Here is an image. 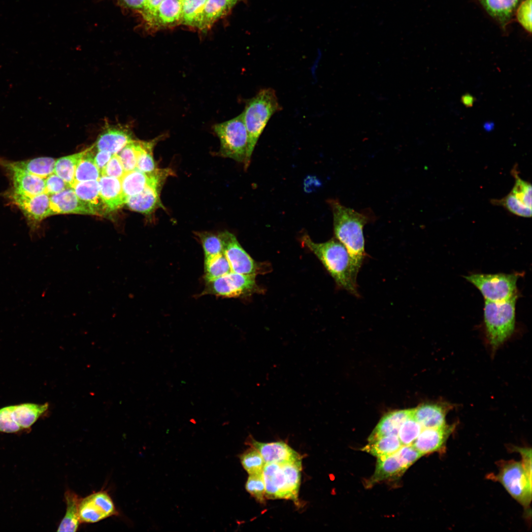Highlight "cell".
Segmentation results:
<instances>
[{
	"label": "cell",
	"mask_w": 532,
	"mask_h": 532,
	"mask_svg": "<svg viewBox=\"0 0 532 532\" xmlns=\"http://www.w3.org/2000/svg\"><path fill=\"white\" fill-rule=\"evenodd\" d=\"M328 203L333 215L335 237L346 249L352 276L357 281L366 257L363 228L370 221V216L343 205L336 199L328 200Z\"/></svg>",
	"instance_id": "1"
},
{
	"label": "cell",
	"mask_w": 532,
	"mask_h": 532,
	"mask_svg": "<svg viewBox=\"0 0 532 532\" xmlns=\"http://www.w3.org/2000/svg\"><path fill=\"white\" fill-rule=\"evenodd\" d=\"M301 241L322 262L339 288L359 296L357 282L352 276L348 253L339 241L332 239L325 242L316 243L305 234Z\"/></svg>",
	"instance_id": "2"
},
{
	"label": "cell",
	"mask_w": 532,
	"mask_h": 532,
	"mask_svg": "<svg viewBox=\"0 0 532 532\" xmlns=\"http://www.w3.org/2000/svg\"><path fill=\"white\" fill-rule=\"evenodd\" d=\"M280 109L275 91L271 88L260 90L247 102L242 112L248 133L247 149L243 162L245 170L250 165L255 145L268 121Z\"/></svg>",
	"instance_id": "3"
},
{
	"label": "cell",
	"mask_w": 532,
	"mask_h": 532,
	"mask_svg": "<svg viewBox=\"0 0 532 532\" xmlns=\"http://www.w3.org/2000/svg\"><path fill=\"white\" fill-rule=\"evenodd\" d=\"M518 297L517 294L503 301H485L484 321L486 335L493 352H495L507 341L514 331Z\"/></svg>",
	"instance_id": "4"
},
{
	"label": "cell",
	"mask_w": 532,
	"mask_h": 532,
	"mask_svg": "<svg viewBox=\"0 0 532 532\" xmlns=\"http://www.w3.org/2000/svg\"><path fill=\"white\" fill-rule=\"evenodd\" d=\"M301 470V461L266 464L263 471L266 498L297 501Z\"/></svg>",
	"instance_id": "5"
},
{
	"label": "cell",
	"mask_w": 532,
	"mask_h": 532,
	"mask_svg": "<svg viewBox=\"0 0 532 532\" xmlns=\"http://www.w3.org/2000/svg\"><path fill=\"white\" fill-rule=\"evenodd\" d=\"M213 130L220 142V156L243 163L246 155L248 133L243 114L215 124Z\"/></svg>",
	"instance_id": "6"
},
{
	"label": "cell",
	"mask_w": 532,
	"mask_h": 532,
	"mask_svg": "<svg viewBox=\"0 0 532 532\" xmlns=\"http://www.w3.org/2000/svg\"><path fill=\"white\" fill-rule=\"evenodd\" d=\"M521 273H472L465 276L481 293L486 301L500 302L517 294V282Z\"/></svg>",
	"instance_id": "7"
},
{
	"label": "cell",
	"mask_w": 532,
	"mask_h": 532,
	"mask_svg": "<svg viewBox=\"0 0 532 532\" xmlns=\"http://www.w3.org/2000/svg\"><path fill=\"white\" fill-rule=\"evenodd\" d=\"M498 473L489 476L500 483L508 493L521 505L527 507L532 500V478L521 462L504 461L499 465Z\"/></svg>",
	"instance_id": "8"
},
{
	"label": "cell",
	"mask_w": 532,
	"mask_h": 532,
	"mask_svg": "<svg viewBox=\"0 0 532 532\" xmlns=\"http://www.w3.org/2000/svg\"><path fill=\"white\" fill-rule=\"evenodd\" d=\"M256 276L255 274H242L232 271L206 282L202 295L209 294L229 298L248 296L257 292L259 289L256 282Z\"/></svg>",
	"instance_id": "9"
},
{
	"label": "cell",
	"mask_w": 532,
	"mask_h": 532,
	"mask_svg": "<svg viewBox=\"0 0 532 532\" xmlns=\"http://www.w3.org/2000/svg\"><path fill=\"white\" fill-rule=\"evenodd\" d=\"M223 245V252L232 272L246 275H256L258 264L241 247L235 235L228 231L218 233Z\"/></svg>",
	"instance_id": "10"
},
{
	"label": "cell",
	"mask_w": 532,
	"mask_h": 532,
	"mask_svg": "<svg viewBox=\"0 0 532 532\" xmlns=\"http://www.w3.org/2000/svg\"><path fill=\"white\" fill-rule=\"evenodd\" d=\"M117 514L112 499L105 491L94 493L80 499L79 516L80 522L96 523Z\"/></svg>",
	"instance_id": "11"
},
{
	"label": "cell",
	"mask_w": 532,
	"mask_h": 532,
	"mask_svg": "<svg viewBox=\"0 0 532 532\" xmlns=\"http://www.w3.org/2000/svg\"><path fill=\"white\" fill-rule=\"evenodd\" d=\"M9 197L22 211L31 227L52 215L50 196L45 193L29 196L12 191Z\"/></svg>",
	"instance_id": "12"
},
{
	"label": "cell",
	"mask_w": 532,
	"mask_h": 532,
	"mask_svg": "<svg viewBox=\"0 0 532 532\" xmlns=\"http://www.w3.org/2000/svg\"><path fill=\"white\" fill-rule=\"evenodd\" d=\"M133 139L129 126L106 122L94 145L97 151L106 150L114 154L118 153Z\"/></svg>",
	"instance_id": "13"
},
{
	"label": "cell",
	"mask_w": 532,
	"mask_h": 532,
	"mask_svg": "<svg viewBox=\"0 0 532 532\" xmlns=\"http://www.w3.org/2000/svg\"><path fill=\"white\" fill-rule=\"evenodd\" d=\"M50 202L52 215L78 214L100 216L92 206L80 200L70 187L50 195Z\"/></svg>",
	"instance_id": "14"
},
{
	"label": "cell",
	"mask_w": 532,
	"mask_h": 532,
	"mask_svg": "<svg viewBox=\"0 0 532 532\" xmlns=\"http://www.w3.org/2000/svg\"><path fill=\"white\" fill-rule=\"evenodd\" d=\"M144 22L149 29L157 30L181 24V2L180 0H164Z\"/></svg>",
	"instance_id": "15"
},
{
	"label": "cell",
	"mask_w": 532,
	"mask_h": 532,
	"mask_svg": "<svg viewBox=\"0 0 532 532\" xmlns=\"http://www.w3.org/2000/svg\"><path fill=\"white\" fill-rule=\"evenodd\" d=\"M454 407L445 401L425 403L413 409V417L422 429L441 427L446 423V416Z\"/></svg>",
	"instance_id": "16"
},
{
	"label": "cell",
	"mask_w": 532,
	"mask_h": 532,
	"mask_svg": "<svg viewBox=\"0 0 532 532\" xmlns=\"http://www.w3.org/2000/svg\"><path fill=\"white\" fill-rule=\"evenodd\" d=\"M454 428V425L445 424L439 428L422 429L411 445L422 455L440 450Z\"/></svg>",
	"instance_id": "17"
},
{
	"label": "cell",
	"mask_w": 532,
	"mask_h": 532,
	"mask_svg": "<svg viewBox=\"0 0 532 532\" xmlns=\"http://www.w3.org/2000/svg\"><path fill=\"white\" fill-rule=\"evenodd\" d=\"M164 183H157L146 187L142 192L126 199L125 204L131 210L150 215L157 209L165 208L161 198Z\"/></svg>",
	"instance_id": "18"
},
{
	"label": "cell",
	"mask_w": 532,
	"mask_h": 532,
	"mask_svg": "<svg viewBox=\"0 0 532 532\" xmlns=\"http://www.w3.org/2000/svg\"><path fill=\"white\" fill-rule=\"evenodd\" d=\"M0 164L11 173L13 192L29 196L44 193L45 178L11 166L4 160H0Z\"/></svg>",
	"instance_id": "19"
},
{
	"label": "cell",
	"mask_w": 532,
	"mask_h": 532,
	"mask_svg": "<svg viewBox=\"0 0 532 532\" xmlns=\"http://www.w3.org/2000/svg\"><path fill=\"white\" fill-rule=\"evenodd\" d=\"M248 441L251 447L259 452L266 464L301 461L299 455L283 441L263 443L252 438Z\"/></svg>",
	"instance_id": "20"
},
{
	"label": "cell",
	"mask_w": 532,
	"mask_h": 532,
	"mask_svg": "<svg viewBox=\"0 0 532 532\" xmlns=\"http://www.w3.org/2000/svg\"><path fill=\"white\" fill-rule=\"evenodd\" d=\"M49 404L24 403L6 406L11 421L21 431L30 430L36 421L48 410Z\"/></svg>",
	"instance_id": "21"
},
{
	"label": "cell",
	"mask_w": 532,
	"mask_h": 532,
	"mask_svg": "<svg viewBox=\"0 0 532 532\" xmlns=\"http://www.w3.org/2000/svg\"><path fill=\"white\" fill-rule=\"evenodd\" d=\"M98 182L100 196L108 212L117 210L125 204L126 198L120 179L101 176Z\"/></svg>",
	"instance_id": "22"
},
{
	"label": "cell",
	"mask_w": 532,
	"mask_h": 532,
	"mask_svg": "<svg viewBox=\"0 0 532 532\" xmlns=\"http://www.w3.org/2000/svg\"><path fill=\"white\" fill-rule=\"evenodd\" d=\"M523 0H478L487 13L505 30Z\"/></svg>",
	"instance_id": "23"
},
{
	"label": "cell",
	"mask_w": 532,
	"mask_h": 532,
	"mask_svg": "<svg viewBox=\"0 0 532 532\" xmlns=\"http://www.w3.org/2000/svg\"><path fill=\"white\" fill-rule=\"evenodd\" d=\"M412 415L413 409L393 411L385 415L369 437V442L384 436L398 435L402 423Z\"/></svg>",
	"instance_id": "24"
},
{
	"label": "cell",
	"mask_w": 532,
	"mask_h": 532,
	"mask_svg": "<svg viewBox=\"0 0 532 532\" xmlns=\"http://www.w3.org/2000/svg\"><path fill=\"white\" fill-rule=\"evenodd\" d=\"M71 188L80 200L92 206L100 216L108 212L100 196L98 181L75 182Z\"/></svg>",
	"instance_id": "25"
},
{
	"label": "cell",
	"mask_w": 532,
	"mask_h": 532,
	"mask_svg": "<svg viewBox=\"0 0 532 532\" xmlns=\"http://www.w3.org/2000/svg\"><path fill=\"white\" fill-rule=\"evenodd\" d=\"M406 469L396 453L378 457L375 470L369 481V484L398 476Z\"/></svg>",
	"instance_id": "26"
},
{
	"label": "cell",
	"mask_w": 532,
	"mask_h": 532,
	"mask_svg": "<svg viewBox=\"0 0 532 532\" xmlns=\"http://www.w3.org/2000/svg\"><path fill=\"white\" fill-rule=\"evenodd\" d=\"M239 0H207L199 29L206 30L220 18L227 15Z\"/></svg>",
	"instance_id": "27"
},
{
	"label": "cell",
	"mask_w": 532,
	"mask_h": 532,
	"mask_svg": "<svg viewBox=\"0 0 532 532\" xmlns=\"http://www.w3.org/2000/svg\"><path fill=\"white\" fill-rule=\"evenodd\" d=\"M56 161L50 157H39L22 161L6 162L10 165L27 172L46 178L54 172Z\"/></svg>",
	"instance_id": "28"
},
{
	"label": "cell",
	"mask_w": 532,
	"mask_h": 532,
	"mask_svg": "<svg viewBox=\"0 0 532 532\" xmlns=\"http://www.w3.org/2000/svg\"><path fill=\"white\" fill-rule=\"evenodd\" d=\"M65 498L66 504V512L57 531L76 532L80 522L79 516L80 499L78 496L71 490L66 492Z\"/></svg>",
	"instance_id": "29"
},
{
	"label": "cell",
	"mask_w": 532,
	"mask_h": 532,
	"mask_svg": "<svg viewBox=\"0 0 532 532\" xmlns=\"http://www.w3.org/2000/svg\"><path fill=\"white\" fill-rule=\"evenodd\" d=\"M94 144L86 149L80 159L75 170V182L98 181L101 173L94 161Z\"/></svg>",
	"instance_id": "30"
},
{
	"label": "cell",
	"mask_w": 532,
	"mask_h": 532,
	"mask_svg": "<svg viewBox=\"0 0 532 532\" xmlns=\"http://www.w3.org/2000/svg\"><path fill=\"white\" fill-rule=\"evenodd\" d=\"M402 445L398 435H389L369 442L363 450L378 458L396 453Z\"/></svg>",
	"instance_id": "31"
},
{
	"label": "cell",
	"mask_w": 532,
	"mask_h": 532,
	"mask_svg": "<svg viewBox=\"0 0 532 532\" xmlns=\"http://www.w3.org/2000/svg\"><path fill=\"white\" fill-rule=\"evenodd\" d=\"M86 149L81 152L59 158L56 161L54 172L62 178L70 187L75 182L77 165Z\"/></svg>",
	"instance_id": "32"
},
{
	"label": "cell",
	"mask_w": 532,
	"mask_h": 532,
	"mask_svg": "<svg viewBox=\"0 0 532 532\" xmlns=\"http://www.w3.org/2000/svg\"><path fill=\"white\" fill-rule=\"evenodd\" d=\"M207 0H184L182 3L181 24L197 28L200 24Z\"/></svg>",
	"instance_id": "33"
},
{
	"label": "cell",
	"mask_w": 532,
	"mask_h": 532,
	"mask_svg": "<svg viewBox=\"0 0 532 532\" xmlns=\"http://www.w3.org/2000/svg\"><path fill=\"white\" fill-rule=\"evenodd\" d=\"M159 138L149 141H142L138 153L136 168L146 174H150L158 169L153 157V149Z\"/></svg>",
	"instance_id": "34"
},
{
	"label": "cell",
	"mask_w": 532,
	"mask_h": 532,
	"mask_svg": "<svg viewBox=\"0 0 532 532\" xmlns=\"http://www.w3.org/2000/svg\"><path fill=\"white\" fill-rule=\"evenodd\" d=\"M204 279L209 281L232 272L223 252L211 258L204 259Z\"/></svg>",
	"instance_id": "35"
},
{
	"label": "cell",
	"mask_w": 532,
	"mask_h": 532,
	"mask_svg": "<svg viewBox=\"0 0 532 532\" xmlns=\"http://www.w3.org/2000/svg\"><path fill=\"white\" fill-rule=\"evenodd\" d=\"M241 464L249 475L263 473L266 463L259 452L251 447L240 456Z\"/></svg>",
	"instance_id": "36"
},
{
	"label": "cell",
	"mask_w": 532,
	"mask_h": 532,
	"mask_svg": "<svg viewBox=\"0 0 532 532\" xmlns=\"http://www.w3.org/2000/svg\"><path fill=\"white\" fill-rule=\"evenodd\" d=\"M142 141L133 139L117 153L126 172L135 169Z\"/></svg>",
	"instance_id": "37"
},
{
	"label": "cell",
	"mask_w": 532,
	"mask_h": 532,
	"mask_svg": "<svg viewBox=\"0 0 532 532\" xmlns=\"http://www.w3.org/2000/svg\"><path fill=\"white\" fill-rule=\"evenodd\" d=\"M196 235L201 243L205 259L211 258L223 253V245L218 235L207 232H197Z\"/></svg>",
	"instance_id": "38"
},
{
	"label": "cell",
	"mask_w": 532,
	"mask_h": 532,
	"mask_svg": "<svg viewBox=\"0 0 532 532\" xmlns=\"http://www.w3.org/2000/svg\"><path fill=\"white\" fill-rule=\"evenodd\" d=\"M492 202L494 204L503 206L517 216L523 217L532 216V208L521 202L511 193L500 200H493Z\"/></svg>",
	"instance_id": "39"
},
{
	"label": "cell",
	"mask_w": 532,
	"mask_h": 532,
	"mask_svg": "<svg viewBox=\"0 0 532 532\" xmlns=\"http://www.w3.org/2000/svg\"><path fill=\"white\" fill-rule=\"evenodd\" d=\"M422 427L411 417L405 420L400 426L398 436L402 445H411L419 435Z\"/></svg>",
	"instance_id": "40"
},
{
	"label": "cell",
	"mask_w": 532,
	"mask_h": 532,
	"mask_svg": "<svg viewBox=\"0 0 532 532\" xmlns=\"http://www.w3.org/2000/svg\"><path fill=\"white\" fill-rule=\"evenodd\" d=\"M512 173L515 178V183L511 193L525 205L532 208L531 184L519 177L516 168L512 170Z\"/></svg>",
	"instance_id": "41"
},
{
	"label": "cell",
	"mask_w": 532,
	"mask_h": 532,
	"mask_svg": "<svg viewBox=\"0 0 532 532\" xmlns=\"http://www.w3.org/2000/svg\"><path fill=\"white\" fill-rule=\"evenodd\" d=\"M246 491L260 503L265 501L266 487L263 473L249 475L245 484Z\"/></svg>",
	"instance_id": "42"
},
{
	"label": "cell",
	"mask_w": 532,
	"mask_h": 532,
	"mask_svg": "<svg viewBox=\"0 0 532 532\" xmlns=\"http://www.w3.org/2000/svg\"><path fill=\"white\" fill-rule=\"evenodd\" d=\"M517 20L530 33L532 32V0H523L515 13Z\"/></svg>",
	"instance_id": "43"
},
{
	"label": "cell",
	"mask_w": 532,
	"mask_h": 532,
	"mask_svg": "<svg viewBox=\"0 0 532 532\" xmlns=\"http://www.w3.org/2000/svg\"><path fill=\"white\" fill-rule=\"evenodd\" d=\"M125 173V171L120 159L117 154H114L101 172V176L121 179Z\"/></svg>",
	"instance_id": "44"
},
{
	"label": "cell",
	"mask_w": 532,
	"mask_h": 532,
	"mask_svg": "<svg viewBox=\"0 0 532 532\" xmlns=\"http://www.w3.org/2000/svg\"><path fill=\"white\" fill-rule=\"evenodd\" d=\"M45 186L44 193L49 196L59 193L70 187L67 183L54 172L45 178Z\"/></svg>",
	"instance_id": "45"
},
{
	"label": "cell",
	"mask_w": 532,
	"mask_h": 532,
	"mask_svg": "<svg viewBox=\"0 0 532 532\" xmlns=\"http://www.w3.org/2000/svg\"><path fill=\"white\" fill-rule=\"evenodd\" d=\"M396 453L406 469L423 456L412 445H402Z\"/></svg>",
	"instance_id": "46"
},
{
	"label": "cell",
	"mask_w": 532,
	"mask_h": 532,
	"mask_svg": "<svg viewBox=\"0 0 532 532\" xmlns=\"http://www.w3.org/2000/svg\"><path fill=\"white\" fill-rule=\"evenodd\" d=\"M522 458L521 463L528 476L532 478V450L531 448L515 447Z\"/></svg>",
	"instance_id": "47"
},
{
	"label": "cell",
	"mask_w": 532,
	"mask_h": 532,
	"mask_svg": "<svg viewBox=\"0 0 532 532\" xmlns=\"http://www.w3.org/2000/svg\"><path fill=\"white\" fill-rule=\"evenodd\" d=\"M112 155V153L106 150L97 151V153L94 155L95 164L100 170V173L110 159Z\"/></svg>",
	"instance_id": "48"
},
{
	"label": "cell",
	"mask_w": 532,
	"mask_h": 532,
	"mask_svg": "<svg viewBox=\"0 0 532 532\" xmlns=\"http://www.w3.org/2000/svg\"><path fill=\"white\" fill-rule=\"evenodd\" d=\"M163 0H146L144 7L140 11L144 21L152 14L158 6Z\"/></svg>",
	"instance_id": "49"
},
{
	"label": "cell",
	"mask_w": 532,
	"mask_h": 532,
	"mask_svg": "<svg viewBox=\"0 0 532 532\" xmlns=\"http://www.w3.org/2000/svg\"><path fill=\"white\" fill-rule=\"evenodd\" d=\"M119 4L127 8L141 11L146 0H117Z\"/></svg>",
	"instance_id": "50"
},
{
	"label": "cell",
	"mask_w": 532,
	"mask_h": 532,
	"mask_svg": "<svg viewBox=\"0 0 532 532\" xmlns=\"http://www.w3.org/2000/svg\"><path fill=\"white\" fill-rule=\"evenodd\" d=\"M475 100V98L469 94H466L461 97V102L467 107L472 106Z\"/></svg>",
	"instance_id": "51"
},
{
	"label": "cell",
	"mask_w": 532,
	"mask_h": 532,
	"mask_svg": "<svg viewBox=\"0 0 532 532\" xmlns=\"http://www.w3.org/2000/svg\"><path fill=\"white\" fill-rule=\"evenodd\" d=\"M483 127L486 131H490L493 129L494 124L492 122H486L484 123Z\"/></svg>",
	"instance_id": "52"
},
{
	"label": "cell",
	"mask_w": 532,
	"mask_h": 532,
	"mask_svg": "<svg viewBox=\"0 0 532 532\" xmlns=\"http://www.w3.org/2000/svg\"><path fill=\"white\" fill-rule=\"evenodd\" d=\"M183 0H180V1L181 2H182V1H183Z\"/></svg>",
	"instance_id": "53"
}]
</instances>
